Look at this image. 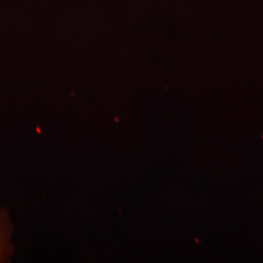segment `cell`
Wrapping results in <instances>:
<instances>
[{
    "instance_id": "cell-1",
    "label": "cell",
    "mask_w": 263,
    "mask_h": 263,
    "mask_svg": "<svg viewBox=\"0 0 263 263\" xmlns=\"http://www.w3.org/2000/svg\"><path fill=\"white\" fill-rule=\"evenodd\" d=\"M14 251L12 223L10 221L9 212L6 210H0V263L9 262Z\"/></svg>"
}]
</instances>
